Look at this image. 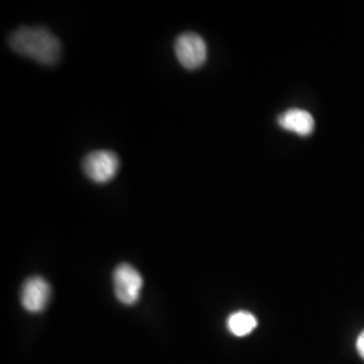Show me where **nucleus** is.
Listing matches in <instances>:
<instances>
[{
    "label": "nucleus",
    "instance_id": "obj_6",
    "mask_svg": "<svg viewBox=\"0 0 364 364\" xmlns=\"http://www.w3.org/2000/svg\"><path fill=\"white\" fill-rule=\"evenodd\" d=\"M278 123L284 130L294 132L299 136H309L314 130V119L308 111L293 108L278 117Z\"/></svg>",
    "mask_w": 364,
    "mask_h": 364
},
{
    "label": "nucleus",
    "instance_id": "obj_8",
    "mask_svg": "<svg viewBox=\"0 0 364 364\" xmlns=\"http://www.w3.org/2000/svg\"><path fill=\"white\" fill-rule=\"evenodd\" d=\"M356 348H358V352H359V355L362 356L364 359V331L359 335V338H358V341H356Z\"/></svg>",
    "mask_w": 364,
    "mask_h": 364
},
{
    "label": "nucleus",
    "instance_id": "obj_7",
    "mask_svg": "<svg viewBox=\"0 0 364 364\" xmlns=\"http://www.w3.org/2000/svg\"><path fill=\"white\" fill-rule=\"evenodd\" d=\"M227 326L231 331V333H234L237 338H242V336H247L257 328L258 320L252 313L239 311V312L232 313L228 317Z\"/></svg>",
    "mask_w": 364,
    "mask_h": 364
},
{
    "label": "nucleus",
    "instance_id": "obj_3",
    "mask_svg": "<svg viewBox=\"0 0 364 364\" xmlns=\"http://www.w3.org/2000/svg\"><path fill=\"white\" fill-rule=\"evenodd\" d=\"M174 52L185 69L195 70L207 61V43L195 33H185L176 39Z\"/></svg>",
    "mask_w": 364,
    "mask_h": 364
},
{
    "label": "nucleus",
    "instance_id": "obj_1",
    "mask_svg": "<svg viewBox=\"0 0 364 364\" xmlns=\"http://www.w3.org/2000/svg\"><path fill=\"white\" fill-rule=\"evenodd\" d=\"M14 52L43 65H53L60 60L61 43L43 27H22L10 36Z\"/></svg>",
    "mask_w": 364,
    "mask_h": 364
},
{
    "label": "nucleus",
    "instance_id": "obj_5",
    "mask_svg": "<svg viewBox=\"0 0 364 364\" xmlns=\"http://www.w3.org/2000/svg\"><path fill=\"white\" fill-rule=\"evenodd\" d=\"M50 285L39 275L27 278L21 290V302L27 312L39 313L46 309L50 301Z\"/></svg>",
    "mask_w": 364,
    "mask_h": 364
},
{
    "label": "nucleus",
    "instance_id": "obj_2",
    "mask_svg": "<svg viewBox=\"0 0 364 364\" xmlns=\"http://www.w3.org/2000/svg\"><path fill=\"white\" fill-rule=\"evenodd\" d=\"M114 287L117 299L124 305H134L141 296L144 279L129 263H120L114 272Z\"/></svg>",
    "mask_w": 364,
    "mask_h": 364
},
{
    "label": "nucleus",
    "instance_id": "obj_4",
    "mask_svg": "<svg viewBox=\"0 0 364 364\" xmlns=\"http://www.w3.org/2000/svg\"><path fill=\"white\" fill-rule=\"evenodd\" d=\"M119 169L117 154L108 150L92 151L82 161V170L85 176L97 183L111 181Z\"/></svg>",
    "mask_w": 364,
    "mask_h": 364
}]
</instances>
